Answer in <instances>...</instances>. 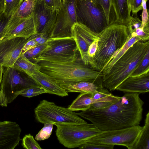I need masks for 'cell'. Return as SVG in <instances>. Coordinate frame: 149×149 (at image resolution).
<instances>
[{
    "label": "cell",
    "mask_w": 149,
    "mask_h": 149,
    "mask_svg": "<svg viewBox=\"0 0 149 149\" xmlns=\"http://www.w3.org/2000/svg\"><path fill=\"white\" fill-rule=\"evenodd\" d=\"M139 93H126L118 100L104 109H88L77 113L102 131L139 125L143 118L144 102Z\"/></svg>",
    "instance_id": "obj_1"
},
{
    "label": "cell",
    "mask_w": 149,
    "mask_h": 149,
    "mask_svg": "<svg viewBox=\"0 0 149 149\" xmlns=\"http://www.w3.org/2000/svg\"><path fill=\"white\" fill-rule=\"evenodd\" d=\"M36 63L40 67V71L52 77L60 85L87 81L102 85V72L85 64L80 57L72 62L40 61Z\"/></svg>",
    "instance_id": "obj_2"
},
{
    "label": "cell",
    "mask_w": 149,
    "mask_h": 149,
    "mask_svg": "<svg viewBox=\"0 0 149 149\" xmlns=\"http://www.w3.org/2000/svg\"><path fill=\"white\" fill-rule=\"evenodd\" d=\"M98 36L97 49L94 56L90 59L89 65L93 69L101 72L131 36L126 26L114 23L107 26L98 34Z\"/></svg>",
    "instance_id": "obj_3"
},
{
    "label": "cell",
    "mask_w": 149,
    "mask_h": 149,
    "mask_svg": "<svg viewBox=\"0 0 149 149\" xmlns=\"http://www.w3.org/2000/svg\"><path fill=\"white\" fill-rule=\"evenodd\" d=\"M149 49V41L136 42L107 72L103 74L102 86L113 91L130 76Z\"/></svg>",
    "instance_id": "obj_4"
},
{
    "label": "cell",
    "mask_w": 149,
    "mask_h": 149,
    "mask_svg": "<svg viewBox=\"0 0 149 149\" xmlns=\"http://www.w3.org/2000/svg\"><path fill=\"white\" fill-rule=\"evenodd\" d=\"M47 42L45 48L32 62H69L75 61L79 58V52L72 36L49 38Z\"/></svg>",
    "instance_id": "obj_5"
},
{
    "label": "cell",
    "mask_w": 149,
    "mask_h": 149,
    "mask_svg": "<svg viewBox=\"0 0 149 149\" xmlns=\"http://www.w3.org/2000/svg\"><path fill=\"white\" fill-rule=\"evenodd\" d=\"M56 127V134L59 143L68 148L79 147L90 139L101 133L93 124L53 123Z\"/></svg>",
    "instance_id": "obj_6"
},
{
    "label": "cell",
    "mask_w": 149,
    "mask_h": 149,
    "mask_svg": "<svg viewBox=\"0 0 149 149\" xmlns=\"http://www.w3.org/2000/svg\"><path fill=\"white\" fill-rule=\"evenodd\" d=\"M34 85L38 84L25 73L12 67H4L0 85V106L6 107L17 97V92Z\"/></svg>",
    "instance_id": "obj_7"
},
{
    "label": "cell",
    "mask_w": 149,
    "mask_h": 149,
    "mask_svg": "<svg viewBox=\"0 0 149 149\" xmlns=\"http://www.w3.org/2000/svg\"><path fill=\"white\" fill-rule=\"evenodd\" d=\"M36 120L39 122L59 124H82L87 122L68 107L59 106L54 102L43 100L34 109Z\"/></svg>",
    "instance_id": "obj_8"
},
{
    "label": "cell",
    "mask_w": 149,
    "mask_h": 149,
    "mask_svg": "<svg viewBox=\"0 0 149 149\" xmlns=\"http://www.w3.org/2000/svg\"><path fill=\"white\" fill-rule=\"evenodd\" d=\"M77 22L98 34L108 25L102 6L95 0H75Z\"/></svg>",
    "instance_id": "obj_9"
},
{
    "label": "cell",
    "mask_w": 149,
    "mask_h": 149,
    "mask_svg": "<svg viewBox=\"0 0 149 149\" xmlns=\"http://www.w3.org/2000/svg\"><path fill=\"white\" fill-rule=\"evenodd\" d=\"M143 126L139 125L118 130L102 131L86 142L125 146L135 149Z\"/></svg>",
    "instance_id": "obj_10"
},
{
    "label": "cell",
    "mask_w": 149,
    "mask_h": 149,
    "mask_svg": "<svg viewBox=\"0 0 149 149\" xmlns=\"http://www.w3.org/2000/svg\"><path fill=\"white\" fill-rule=\"evenodd\" d=\"M77 22L75 0L62 1L54 28L49 38L71 37L72 29Z\"/></svg>",
    "instance_id": "obj_11"
},
{
    "label": "cell",
    "mask_w": 149,
    "mask_h": 149,
    "mask_svg": "<svg viewBox=\"0 0 149 149\" xmlns=\"http://www.w3.org/2000/svg\"><path fill=\"white\" fill-rule=\"evenodd\" d=\"M58 11L50 8L42 0H36L32 14L36 33H45L50 37Z\"/></svg>",
    "instance_id": "obj_12"
},
{
    "label": "cell",
    "mask_w": 149,
    "mask_h": 149,
    "mask_svg": "<svg viewBox=\"0 0 149 149\" xmlns=\"http://www.w3.org/2000/svg\"><path fill=\"white\" fill-rule=\"evenodd\" d=\"M36 33L32 15L26 18L11 16L3 29L0 40L18 37L28 39Z\"/></svg>",
    "instance_id": "obj_13"
},
{
    "label": "cell",
    "mask_w": 149,
    "mask_h": 149,
    "mask_svg": "<svg viewBox=\"0 0 149 149\" xmlns=\"http://www.w3.org/2000/svg\"><path fill=\"white\" fill-rule=\"evenodd\" d=\"M71 36L76 42L81 59L85 64L88 65V48L94 41L98 38V34L93 32L85 25L77 22L72 27Z\"/></svg>",
    "instance_id": "obj_14"
},
{
    "label": "cell",
    "mask_w": 149,
    "mask_h": 149,
    "mask_svg": "<svg viewBox=\"0 0 149 149\" xmlns=\"http://www.w3.org/2000/svg\"><path fill=\"white\" fill-rule=\"evenodd\" d=\"M27 39L18 37L0 40V65L13 67Z\"/></svg>",
    "instance_id": "obj_15"
},
{
    "label": "cell",
    "mask_w": 149,
    "mask_h": 149,
    "mask_svg": "<svg viewBox=\"0 0 149 149\" xmlns=\"http://www.w3.org/2000/svg\"><path fill=\"white\" fill-rule=\"evenodd\" d=\"M22 129L16 122L0 121V149H14L22 140Z\"/></svg>",
    "instance_id": "obj_16"
},
{
    "label": "cell",
    "mask_w": 149,
    "mask_h": 149,
    "mask_svg": "<svg viewBox=\"0 0 149 149\" xmlns=\"http://www.w3.org/2000/svg\"><path fill=\"white\" fill-rule=\"evenodd\" d=\"M116 90L126 93H144L149 91V70L139 75L130 76Z\"/></svg>",
    "instance_id": "obj_17"
},
{
    "label": "cell",
    "mask_w": 149,
    "mask_h": 149,
    "mask_svg": "<svg viewBox=\"0 0 149 149\" xmlns=\"http://www.w3.org/2000/svg\"><path fill=\"white\" fill-rule=\"evenodd\" d=\"M31 78L38 85L43 88L47 93L61 97L68 95V93L52 77L40 71L36 72Z\"/></svg>",
    "instance_id": "obj_18"
},
{
    "label": "cell",
    "mask_w": 149,
    "mask_h": 149,
    "mask_svg": "<svg viewBox=\"0 0 149 149\" xmlns=\"http://www.w3.org/2000/svg\"><path fill=\"white\" fill-rule=\"evenodd\" d=\"M112 5L116 16L115 23L126 26L131 17L128 0H112Z\"/></svg>",
    "instance_id": "obj_19"
},
{
    "label": "cell",
    "mask_w": 149,
    "mask_h": 149,
    "mask_svg": "<svg viewBox=\"0 0 149 149\" xmlns=\"http://www.w3.org/2000/svg\"><path fill=\"white\" fill-rule=\"evenodd\" d=\"M15 69L23 72L31 78L36 71H40V66L28 59L21 53L15 62L13 67Z\"/></svg>",
    "instance_id": "obj_20"
},
{
    "label": "cell",
    "mask_w": 149,
    "mask_h": 149,
    "mask_svg": "<svg viewBox=\"0 0 149 149\" xmlns=\"http://www.w3.org/2000/svg\"><path fill=\"white\" fill-rule=\"evenodd\" d=\"M97 102L99 101L92 98L91 93H81L68 108L73 111H85L88 109L92 104Z\"/></svg>",
    "instance_id": "obj_21"
},
{
    "label": "cell",
    "mask_w": 149,
    "mask_h": 149,
    "mask_svg": "<svg viewBox=\"0 0 149 149\" xmlns=\"http://www.w3.org/2000/svg\"><path fill=\"white\" fill-rule=\"evenodd\" d=\"M60 86L67 92H90L97 91L103 87L102 85L87 81H81L76 83L60 84Z\"/></svg>",
    "instance_id": "obj_22"
},
{
    "label": "cell",
    "mask_w": 149,
    "mask_h": 149,
    "mask_svg": "<svg viewBox=\"0 0 149 149\" xmlns=\"http://www.w3.org/2000/svg\"><path fill=\"white\" fill-rule=\"evenodd\" d=\"M135 149H149V112L146 115L145 124L143 126L136 142Z\"/></svg>",
    "instance_id": "obj_23"
},
{
    "label": "cell",
    "mask_w": 149,
    "mask_h": 149,
    "mask_svg": "<svg viewBox=\"0 0 149 149\" xmlns=\"http://www.w3.org/2000/svg\"><path fill=\"white\" fill-rule=\"evenodd\" d=\"M131 37L127 41L116 55L102 69L101 72H102L103 74L108 71L127 51L138 40H140L139 38L137 36H133L131 35Z\"/></svg>",
    "instance_id": "obj_24"
},
{
    "label": "cell",
    "mask_w": 149,
    "mask_h": 149,
    "mask_svg": "<svg viewBox=\"0 0 149 149\" xmlns=\"http://www.w3.org/2000/svg\"><path fill=\"white\" fill-rule=\"evenodd\" d=\"M36 1V0H24L11 16L26 18L32 15Z\"/></svg>",
    "instance_id": "obj_25"
},
{
    "label": "cell",
    "mask_w": 149,
    "mask_h": 149,
    "mask_svg": "<svg viewBox=\"0 0 149 149\" xmlns=\"http://www.w3.org/2000/svg\"><path fill=\"white\" fill-rule=\"evenodd\" d=\"M103 8L108 25L114 23L116 16L112 5V0H95Z\"/></svg>",
    "instance_id": "obj_26"
},
{
    "label": "cell",
    "mask_w": 149,
    "mask_h": 149,
    "mask_svg": "<svg viewBox=\"0 0 149 149\" xmlns=\"http://www.w3.org/2000/svg\"><path fill=\"white\" fill-rule=\"evenodd\" d=\"M3 6V13L10 17L19 7L24 0H0Z\"/></svg>",
    "instance_id": "obj_27"
},
{
    "label": "cell",
    "mask_w": 149,
    "mask_h": 149,
    "mask_svg": "<svg viewBox=\"0 0 149 149\" xmlns=\"http://www.w3.org/2000/svg\"><path fill=\"white\" fill-rule=\"evenodd\" d=\"M47 93L46 91L42 87L38 85H33L17 92L16 95L30 98L40 94Z\"/></svg>",
    "instance_id": "obj_28"
},
{
    "label": "cell",
    "mask_w": 149,
    "mask_h": 149,
    "mask_svg": "<svg viewBox=\"0 0 149 149\" xmlns=\"http://www.w3.org/2000/svg\"><path fill=\"white\" fill-rule=\"evenodd\" d=\"M148 70H149V49L148 50L139 64L130 76L139 75Z\"/></svg>",
    "instance_id": "obj_29"
},
{
    "label": "cell",
    "mask_w": 149,
    "mask_h": 149,
    "mask_svg": "<svg viewBox=\"0 0 149 149\" xmlns=\"http://www.w3.org/2000/svg\"><path fill=\"white\" fill-rule=\"evenodd\" d=\"M22 145L26 149H42L38 142L33 136L29 134L25 135L22 139Z\"/></svg>",
    "instance_id": "obj_30"
},
{
    "label": "cell",
    "mask_w": 149,
    "mask_h": 149,
    "mask_svg": "<svg viewBox=\"0 0 149 149\" xmlns=\"http://www.w3.org/2000/svg\"><path fill=\"white\" fill-rule=\"evenodd\" d=\"M42 129L36 135L35 139L42 141L47 139L50 137L52 131L54 124L52 123H46Z\"/></svg>",
    "instance_id": "obj_31"
},
{
    "label": "cell",
    "mask_w": 149,
    "mask_h": 149,
    "mask_svg": "<svg viewBox=\"0 0 149 149\" xmlns=\"http://www.w3.org/2000/svg\"><path fill=\"white\" fill-rule=\"evenodd\" d=\"M47 45V42L44 44L38 45L29 50L23 54L29 60L32 62L37 58L44 49Z\"/></svg>",
    "instance_id": "obj_32"
},
{
    "label": "cell",
    "mask_w": 149,
    "mask_h": 149,
    "mask_svg": "<svg viewBox=\"0 0 149 149\" xmlns=\"http://www.w3.org/2000/svg\"><path fill=\"white\" fill-rule=\"evenodd\" d=\"M114 145L87 142L80 146V149H113Z\"/></svg>",
    "instance_id": "obj_33"
},
{
    "label": "cell",
    "mask_w": 149,
    "mask_h": 149,
    "mask_svg": "<svg viewBox=\"0 0 149 149\" xmlns=\"http://www.w3.org/2000/svg\"><path fill=\"white\" fill-rule=\"evenodd\" d=\"M142 0H128L129 5L132 16L136 15L137 13L143 10L142 6Z\"/></svg>",
    "instance_id": "obj_34"
},
{
    "label": "cell",
    "mask_w": 149,
    "mask_h": 149,
    "mask_svg": "<svg viewBox=\"0 0 149 149\" xmlns=\"http://www.w3.org/2000/svg\"><path fill=\"white\" fill-rule=\"evenodd\" d=\"M49 38V36L46 34L36 33L29 38L34 39L38 45L46 43Z\"/></svg>",
    "instance_id": "obj_35"
},
{
    "label": "cell",
    "mask_w": 149,
    "mask_h": 149,
    "mask_svg": "<svg viewBox=\"0 0 149 149\" xmlns=\"http://www.w3.org/2000/svg\"><path fill=\"white\" fill-rule=\"evenodd\" d=\"M48 6L53 10L59 11L62 3V0H42Z\"/></svg>",
    "instance_id": "obj_36"
},
{
    "label": "cell",
    "mask_w": 149,
    "mask_h": 149,
    "mask_svg": "<svg viewBox=\"0 0 149 149\" xmlns=\"http://www.w3.org/2000/svg\"><path fill=\"white\" fill-rule=\"evenodd\" d=\"M115 102L101 101L96 102L92 104L88 109H104L111 105Z\"/></svg>",
    "instance_id": "obj_37"
},
{
    "label": "cell",
    "mask_w": 149,
    "mask_h": 149,
    "mask_svg": "<svg viewBox=\"0 0 149 149\" xmlns=\"http://www.w3.org/2000/svg\"><path fill=\"white\" fill-rule=\"evenodd\" d=\"M37 46V44L34 39L29 38L23 47L22 53L24 54L27 51Z\"/></svg>",
    "instance_id": "obj_38"
},
{
    "label": "cell",
    "mask_w": 149,
    "mask_h": 149,
    "mask_svg": "<svg viewBox=\"0 0 149 149\" xmlns=\"http://www.w3.org/2000/svg\"><path fill=\"white\" fill-rule=\"evenodd\" d=\"M98 38L94 41L89 47L88 52L89 61L90 59L93 58L95 54L97 48Z\"/></svg>",
    "instance_id": "obj_39"
},
{
    "label": "cell",
    "mask_w": 149,
    "mask_h": 149,
    "mask_svg": "<svg viewBox=\"0 0 149 149\" xmlns=\"http://www.w3.org/2000/svg\"><path fill=\"white\" fill-rule=\"evenodd\" d=\"M10 17L6 16L3 13L0 15V39L3 29Z\"/></svg>",
    "instance_id": "obj_40"
},
{
    "label": "cell",
    "mask_w": 149,
    "mask_h": 149,
    "mask_svg": "<svg viewBox=\"0 0 149 149\" xmlns=\"http://www.w3.org/2000/svg\"><path fill=\"white\" fill-rule=\"evenodd\" d=\"M141 19V26L144 27L147 24L149 23L148 10L147 9H143Z\"/></svg>",
    "instance_id": "obj_41"
},
{
    "label": "cell",
    "mask_w": 149,
    "mask_h": 149,
    "mask_svg": "<svg viewBox=\"0 0 149 149\" xmlns=\"http://www.w3.org/2000/svg\"><path fill=\"white\" fill-rule=\"evenodd\" d=\"M4 67L0 65V85L2 80Z\"/></svg>",
    "instance_id": "obj_42"
},
{
    "label": "cell",
    "mask_w": 149,
    "mask_h": 149,
    "mask_svg": "<svg viewBox=\"0 0 149 149\" xmlns=\"http://www.w3.org/2000/svg\"><path fill=\"white\" fill-rule=\"evenodd\" d=\"M3 6L2 2L0 0V15L3 13Z\"/></svg>",
    "instance_id": "obj_43"
},
{
    "label": "cell",
    "mask_w": 149,
    "mask_h": 149,
    "mask_svg": "<svg viewBox=\"0 0 149 149\" xmlns=\"http://www.w3.org/2000/svg\"><path fill=\"white\" fill-rule=\"evenodd\" d=\"M146 2L148 1V0H145Z\"/></svg>",
    "instance_id": "obj_44"
},
{
    "label": "cell",
    "mask_w": 149,
    "mask_h": 149,
    "mask_svg": "<svg viewBox=\"0 0 149 149\" xmlns=\"http://www.w3.org/2000/svg\"><path fill=\"white\" fill-rule=\"evenodd\" d=\"M65 0H62V1H64Z\"/></svg>",
    "instance_id": "obj_45"
}]
</instances>
